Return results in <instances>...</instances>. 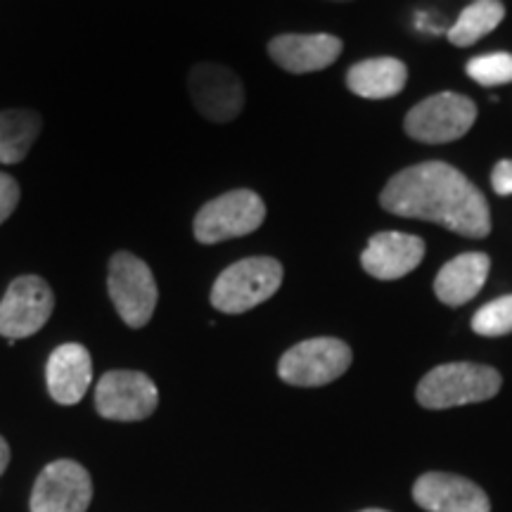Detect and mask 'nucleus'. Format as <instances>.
Returning <instances> with one entry per match:
<instances>
[{"label":"nucleus","instance_id":"nucleus-1","mask_svg":"<svg viewBox=\"0 0 512 512\" xmlns=\"http://www.w3.org/2000/svg\"><path fill=\"white\" fill-rule=\"evenodd\" d=\"M380 204L389 214L439 223L465 238H486L491 230L486 197L446 162H425L399 171L384 185Z\"/></svg>","mask_w":512,"mask_h":512},{"label":"nucleus","instance_id":"nucleus-2","mask_svg":"<svg viewBox=\"0 0 512 512\" xmlns=\"http://www.w3.org/2000/svg\"><path fill=\"white\" fill-rule=\"evenodd\" d=\"M503 377L496 368L482 363H444L422 377L415 399L430 411L467 406L494 399L501 392Z\"/></svg>","mask_w":512,"mask_h":512},{"label":"nucleus","instance_id":"nucleus-3","mask_svg":"<svg viewBox=\"0 0 512 512\" xmlns=\"http://www.w3.org/2000/svg\"><path fill=\"white\" fill-rule=\"evenodd\" d=\"M283 275V264L273 256H249L235 261L211 287V306L230 316L245 313L268 302L283 285Z\"/></svg>","mask_w":512,"mask_h":512},{"label":"nucleus","instance_id":"nucleus-4","mask_svg":"<svg viewBox=\"0 0 512 512\" xmlns=\"http://www.w3.org/2000/svg\"><path fill=\"white\" fill-rule=\"evenodd\" d=\"M266 221V204L254 190H230L197 211L192 233L202 245H216L254 233Z\"/></svg>","mask_w":512,"mask_h":512},{"label":"nucleus","instance_id":"nucleus-5","mask_svg":"<svg viewBox=\"0 0 512 512\" xmlns=\"http://www.w3.org/2000/svg\"><path fill=\"white\" fill-rule=\"evenodd\" d=\"M107 292L128 328H145L157 309L159 290L150 266L131 252H117L107 271Z\"/></svg>","mask_w":512,"mask_h":512},{"label":"nucleus","instance_id":"nucleus-6","mask_svg":"<svg viewBox=\"0 0 512 512\" xmlns=\"http://www.w3.org/2000/svg\"><path fill=\"white\" fill-rule=\"evenodd\" d=\"M354 354L337 337H313L287 349L278 363L280 380L294 387H323L347 373Z\"/></svg>","mask_w":512,"mask_h":512},{"label":"nucleus","instance_id":"nucleus-7","mask_svg":"<svg viewBox=\"0 0 512 512\" xmlns=\"http://www.w3.org/2000/svg\"><path fill=\"white\" fill-rule=\"evenodd\" d=\"M477 121V105L467 95L437 93L406 114V133L418 143L441 145L463 138Z\"/></svg>","mask_w":512,"mask_h":512},{"label":"nucleus","instance_id":"nucleus-8","mask_svg":"<svg viewBox=\"0 0 512 512\" xmlns=\"http://www.w3.org/2000/svg\"><path fill=\"white\" fill-rule=\"evenodd\" d=\"M55 311V294L41 275H19L0 302V335L27 339L48 323Z\"/></svg>","mask_w":512,"mask_h":512},{"label":"nucleus","instance_id":"nucleus-9","mask_svg":"<svg viewBox=\"0 0 512 512\" xmlns=\"http://www.w3.org/2000/svg\"><path fill=\"white\" fill-rule=\"evenodd\" d=\"M159 406L157 384L140 370H110L95 387V408L105 420L138 422Z\"/></svg>","mask_w":512,"mask_h":512},{"label":"nucleus","instance_id":"nucleus-10","mask_svg":"<svg viewBox=\"0 0 512 512\" xmlns=\"http://www.w3.org/2000/svg\"><path fill=\"white\" fill-rule=\"evenodd\" d=\"M188 93L195 110L216 124H228L245 107V86L240 76L216 62H200L190 69Z\"/></svg>","mask_w":512,"mask_h":512},{"label":"nucleus","instance_id":"nucleus-11","mask_svg":"<svg viewBox=\"0 0 512 512\" xmlns=\"http://www.w3.org/2000/svg\"><path fill=\"white\" fill-rule=\"evenodd\" d=\"M91 501L93 479L86 467L62 458L38 475L31 491V512H86Z\"/></svg>","mask_w":512,"mask_h":512},{"label":"nucleus","instance_id":"nucleus-12","mask_svg":"<svg viewBox=\"0 0 512 512\" xmlns=\"http://www.w3.org/2000/svg\"><path fill=\"white\" fill-rule=\"evenodd\" d=\"M413 501L427 512H491L489 496L472 479L427 472L413 484Z\"/></svg>","mask_w":512,"mask_h":512},{"label":"nucleus","instance_id":"nucleus-13","mask_svg":"<svg viewBox=\"0 0 512 512\" xmlns=\"http://www.w3.org/2000/svg\"><path fill=\"white\" fill-rule=\"evenodd\" d=\"M342 41L332 34H283L268 43V55L290 74L328 69L342 55Z\"/></svg>","mask_w":512,"mask_h":512},{"label":"nucleus","instance_id":"nucleus-14","mask_svg":"<svg viewBox=\"0 0 512 512\" xmlns=\"http://www.w3.org/2000/svg\"><path fill=\"white\" fill-rule=\"evenodd\" d=\"M425 242L408 233H377L363 249L361 264L377 280H399L420 266Z\"/></svg>","mask_w":512,"mask_h":512},{"label":"nucleus","instance_id":"nucleus-15","mask_svg":"<svg viewBox=\"0 0 512 512\" xmlns=\"http://www.w3.org/2000/svg\"><path fill=\"white\" fill-rule=\"evenodd\" d=\"M93 380V361L83 344L69 342L57 347L48 358L46 382L53 401L74 406L86 396Z\"/></svg>","mask_w":512,"mask_h":512},{"label":"nucleus","instance_id":"nucleus-16","mask_svg":"<svg viewBox=\"0 0 512 512\" xmlns=\"http://www.w3.org/2000/svg\"><path fill=\"white\" fill-rule=\"evenodd\" d=\"M491 261L484 252H467L441 266L434 278V294L446 306H463L475 299L489 278Z\"/></svg>","mask_w":512,"mask_h":512},{"label":"nucleus","instance_id":"nucleus-17","mask_svg":"<svg viewBox=\"0 0 512 512\" xmlns=\"http://www.w3.org/2000/svg\"><path fill=\"white\" fill-rule=\"evenodd\" d=\"M408 81L406 64L396 57H373L354 64L347 74L349 91L358 98L384 100L403 91Z\"/></svg>","mask_w":512,"mask_h":512},{"label":"nucleus","instance_id":"nucleus-18","mask_svg":"<svg viewBox=\"0 0 512 512\" xmlns=\"http://www.w3.org/2000/svg\"><path fill=\"white\" fill-rule=\"evenodd\" d=\"M43 119L34 110L0 112V164H19L41 136Z\"/></svg>","mask_w":512,"mask_h":512},{"label":"nucleus","instance_id":"nucleus-19","mask_svg":"<svg viewBox=\"0 0 512 512\" xmlns=\"http://www.w3.org/2000/svg\"><path fill=\"white\" fill-rule=\"evenodd\" d=\"M503 17L505 8L501 0H475L460 12L456 24L448 29V41L458 48L475 46L477 41L489 36L503 22Z\"/></svg>","mask_w":512,"mask_h":512},{"label":"nucleus","instance_id":"nucleus-20","mask_svg":"<svg viewBox=\"0 0 512 512\" xmlns=\"http://www.w3.org/2000/svg\"><path fill=\"white\" fill-rule=\"evenodd\" d=\"M472 330L482 337H503L512 332V294L484 304L472 316Z\"/></svg>","mask_w":512,"mask_h":512},{"label":"nucleus","instance_id":"nucleus-21","mask_svg":"<svg viewBox=\"0 0 512 512\" xmlns=\"http://www.w3.org/2000/svg\"><path fill=\"white\" fill-rule=\"evenodd\" d=\"M467 76L484 88H496L512 83V55L489 53L467 62Z\"/></svg>","mask_w":512,"mask_h":512},{"label":"nucleus","instance_id":"nucleus-22","mask_svg":"<svg viewBox=\"0 0 512 512\" xmlns=\"http://www.w3.org/2000/svg\"><path fill=\"white\" fill-rule=\"evenodd\" d=\"M19 197H22L19 183L12 176L0 171V226H3V223L17 211Z\"/></svg>","mask_w":512,"mask_h":512},{"label":"nucleus","instance_id":"nucleus-23","mask_svg":"<svg viewBox=\"0 0 512 512\" xmlns=\"http://www.w3.org/2000/svg\"><path fill=\"white\" fill-rule=\"evenodd\" d=\"M491 183H494V190L501 197L512 195V159H503V162H498L494 166Z\"/></svg>","mask_w":512,"mask_h":512},{"label":"nucleus","instance_id":"nucleus-24","mask_svg":"<svg viewBox=\"0 0 512 512\" xmlns=\"http://www.w3.org/2000/svg\"><path fill=\"white\" fill-rule=\"evenodd\" d=\"M8 465H10V446H8V441L0 437V475L8 470Z\"/></svg>","mask_w":512,"mask_h":512},{"label":"nucleus","instance_id":"nucleus-25","mask_svg":"<svg viewBox=\"0 0 512 512\" xmlns=\"http://www.w3.org/2000/svg\"><path fill=\"white\" fill-rule=\"evenodd\" d=\"M358 512H387V510H380V508H368V510H358Z\"/></svg>","mask_w":512,"mask_h":512},{"label":"nucleus","instance_id":"nucleus-26","mask_svg":"<svg viewBox=\"0 0 512 512\" xmlns=\"http://www.w3.org/2000/svg\"><path fill=\"white\" fill-rule=\"evenodd\" d=\"M335 3H347V0H335Z\"/></svg>","mask_w":512,"mask_h":512}]
</instances>
